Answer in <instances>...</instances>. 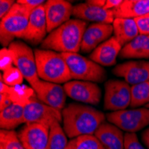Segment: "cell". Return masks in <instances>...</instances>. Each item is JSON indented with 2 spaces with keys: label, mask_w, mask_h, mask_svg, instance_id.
I'll list each match as a JSON object with an SVG mask.
<instances>
[{
  "label": "cell",
  "mask_w": 149,
  "mask_h": 149,
  "mask_svg": "<svg viewBox=\"0 0 149 149\" xmlns=\"http://www.w3.org/2000/svg\"><path fill=\"white\" fill-rule=\"evenodd\" d=\"M33 9L16 3L8 15L0 22V41L4 47H9L15 38H24Z\"/></svg>",
  "instance_id": "277c9868"
},
{
  "label": "cell",
  "mask_w": 149,
  "mask_h": 149,
  "mask_svg": "<svg viewBox=\"0 0 149 149\" xmlns=\"http://www.w3.org/2000/svg\"><path fill=\"white\" fill-rule=\"evenodd\" d=\"M13 54L9 47H3L0 51V69L5 72L13 67Z\"/></svg>",
  "instance_id": "f546056e"
},
{
  "label": "cell",
  "mask_w": 149,
  "mask_h": 149,
  "mask_svg": "<svg viewBox=\"0 0 149 149\" xmlns=\"http://www.w3.org/2000/svg\"><path fill=\"white\" fill-rule=\"evenodd\" d=\"M22 123H25L23 105L12 104L0 112V127L2 130H13Z\"/></svg>",
  "instance_id": "603a6c76"
},
{
  "label": "cell",
  "mask_w": 149,
  "mask_h": 149,
  "mask_svg": "<svg viewBox=\"0 0 149 149\" xmlns=\"http://www.w3.org/2000/svg\"><path fill=\"white\" fill-rule=\"evenodd\" d=\"M0 79H2L6 85L10 87H15L22 84L24 77L19 69L13 66L11 68L3 72Z\"/></svg>",
  "instance_id": "83f0119b"
},
{
  "label": "cell",
  "mask_w": 149,
  "mask_h": 149,
  "mask_svg": "<svg viewBox=\"0 0 149 149\" xmlns=\"http://www.w3.org/2000/svg\"><path fill=\"white\" fill-rule=\"evenodd\" d=\"M8 47L13 54V64L21 71L24 79L33 88L40 80L38 75L34 52L22 41H13Z\"/></svg>",
  "instance_id": "8992f818"
},
{
  "label": "cell",
  "mask_w": 149,
  "mask_h": 149,
  "mask_svg": "<svg viewBox=\"0 0 149 149\" xmlns=\"http://www.w3.org/2000/svg\"><path fill=\"white\" fill-rule=\"evenodd\" d=\"M16 3L13 0H1L0 1V19H4Z\"/></svg>",
  "instance_id": "d6a6232c"
},
{
  "label": "cell",
  "mask_w": 149,
  "mask_h": 149,
  "mask_svg": "<svg viewBox=\"0 0 149 149\" xmlns=\"http://www.w3.org/2000/svg\"><path fill=\"white\" fill-rule=\"evenodd\" d=\"M24 120L25 123H39L50 128L54 123H61L63 116L59 110L33 97L24 106Z\"/></svg>",
  "instance_id": "9c48e42d"
},
{
  "label": "cell",
  "mask_w": 149,
  "mask_h": 149,
  "mask_svg": "<svg viewBox=\"0 0 149 149\" xmlns=\"http://www.w3.org/2000/svg\"><path fill=\"white\" fill-rule=\"evenodd\" d=\"M113 32L112 24L105 23H94L89 25L86 29L82 42H81V51L83 53L93 52L99 45L109 39Z\"/></svg>",
  "instance_id": "e0dca14e"
},
{
  "label": "cell",
  "mask_w": 149,
  "mask_h": 149,
  "mask_svg": "<svg viewBox=\"0 0 149 149\" xmlns=\"http://www.w3.org/2000/svg\"><path fill=\"white\" fill-rule=\"evenodd\" d=\"M113 72L132 86L146 82L149 81V61L126 62L117 65Z\"/></svg>",
  "instance_id": "5bb4252c"
},
{
  "label": "cell",
  "mask_w": 149,
  "mask_h": 149,
  "mask_svg": "<svg viewBox=\"0 0 149 149\" xmlns=\"http://www.w3.org/2000/svg\"><path fill=\"white\" fill-rule=\"evenodd\" d=\"M123 0H106L104 8L105 10H116L123 4Z\"/></svg>",
  "instance_id": "e575fe53"
},
{
  "label": "cell",
  "mask_w": 149,
  "mask_h": 149,
  "mask_svg": "<svg viewBox=\"0 0 149 149\" xmlns=\"http://www.w3.org/2000/svg\"><path fill=\"white\" fill-rule=\"evenodd\" d=\"M45 12L47 32L50 33L71 20L73 6L65 0H49L45 3Z\"/></svg>",
  "instance_id": "4fadbf2b"
},
{
  "label": "cell",
  "mask_w": 149,
  "mask_h": 149,
  "mask_svg": "<svg viewBox=\"0 0 149 149\" xmlns=\"http://www.w3.org/2000/svg\"><path fill=\"white\" fill-rule=\"evenodd\" d=\"M69 67L72 79L83 81L102 82L106 78V72L103 67L78 53H63Z\"/></svg>",
  "instance_id": "5b68a950"
},
{
  "label": "cell",
  "mask_w": 149,
  "mask_h": 149,
  "mask_svg": "<svg viewBox=\"0 0 149 149\" xmlns=\"http://www.w3.org/2000/svg\"><path fill=\"white\" fill-rule=\"evenodd\" d=\"M131 103V87L125 80L111 79L105 83L104 108L113 112L125 110Z\"/></svg>",
  "instance_id": "ba28073f"
},
{
  "label": "cell",
  "mask_w": 149,
  "mask_h": 149,
  "mask_svg": "<svg viewBox=\"0 0 149 149\" xmlns=\"http://www.w3.org/2000/svg\"><path fill=\"white\" fill-rule=\"evenodd\" d=\"M18 4H22V5H25L27 6H29L31 9H36L37 7L45 5L44 3H46L45 1H42V0H18L16 2Z\"/></svg>",
  "instance_id": "836d02e7"
},
{
  "label": "cell",
  "mask_w": 149,
  "mask_h": 149,
  "mask_svg": "<svg viewBox=\"0 0 149 149\" xmlns=\"http://www.w3.org/2000/svg\"><path fill=\"white\" fill-rule=\"evenodd\" d=\"M76 141L77 139H72L70 142H68V145L64 149H76Z\"/></svg>",
  "instance_id": "f35d334b"
},
{
  "label": "cell",
  "mask_w": 149,
  "mask_h": 149,
  "mask_svg": "<svg viewBox=\"0 0 149 149\" xmlns=\"http://www.w3.org/2000/svg\"><path fill=\"white\" fill-rule=\"evenodd\" d=\"M38 75L52 83H67L72 79L69 67L61 53L46 49H35Z\"/></svg>",
  "instance_id": "3957f363"
},
{
  "label": "cell",
  "mask_w": 149,
  "mask_h": 149,
  "mask_svg": "<svg viewBox=\"0 0 149 149\" xmlns=\"http://www.w3.org/2000/svg\"><path fill=\"white\" fill-rule=\"evenodd\" d=\"M114 12L115 18L140 17L149 13V0H125Z\"/></svg>",
  "instance_id": "7402d4cb"
},
{
  "label": "cell",
  "mask_w": 149,
  "mask_h": 149,
  "mask_svg": "<svg viewBox=\"0 0 149 149\" xmlns=\"http://www.w3.org/2000/svg\"><path fill=\"white\" fill-rule=\"evenodd\" d=\"M47 24L45 12V5L34 9L30 16L28 28H27L24 38L31 44L38 45L42 43L47 38Z\"/></svg>",
  "instance_id": "2e32d148"
},
{
  "label": "cell",
  "mask_w": 149,
  "mask_h": 149,
  "mask_svg": "<svg viewBox=\"0 0 149 149\" xmlns=\"http://www.w3.org/2000/svg\"><path fill=\"white\" fill-rule=\"evenodd\" d=\"M72 15L79 20L95 22L97 23L112 24L115 20L114 10H105L104 7L87 2L74 6Z\"/></svg>",
  "instance_id": "9a60e30c"
},
{
  "label": "cell",
  "mask_w": 149,
  "mask_h": 149,
  "mask_svg": "<svg viewBox=\"0 0 149 149\" xmlns=\"http://www.w3.org/2000/svg\"><path fill=\"white\" fill-rule=\"evenodd\" d=\"M120 50L121 45L115 37H112L91 52L89 58L101 66H112L116 63V58Z\"/></svg>",
  "instance_id": "ac0fdd59"
},
{
  "label": "cell",
  "mask_w": 149,
  "mask_h": 149,
  "mask_svg": "<svg viewBox=\"0 0 149 149\" xmlns=\"http://www.w3.org/2000/svg\"><path fill=\"white\" fill-rule=\"evenodd\" d=\"M62 116L63 130L70 139L95 134L105 119V115L96 108L79 104L64 107Z\"/></svg>",
  "instance_id": "6da1fadb"
},
{
  "label": "cell",
  "mask_w": 149,
  "mask_h": 149,
  "mask_svg": "<svg viewBox=\"0 0 149 149\" xmlns=\"http://www.w3.org/2000/svg\"><path fill=\"white\" fill-rule=\"evenodd\" d=\"M109 123L127 133H135L149 125V109L139 108L131 110H120L106 115Z\"/></svg>",
  "instance_id": "52a82bcc"
},
{
  "label": "cell",
  "mask_w": 149,
  "mask_h": 149,
  "mask_svg": "<svg viewBox=\"0 0 149 149\" xmlns=\"http://www.w3.org/2000/svg\"><path fill=\"white\" fill-rule=\"evenodd\" d=\"M95 136L104 149H124V135L120 129L111 123H103Z\"/></svg>",
  "instance_id": "d6986e66"
},
{
  "label": "cell",
  "mask_w": 149,
  "mask_h": 149,
  "mask_svg": "<svg viewBox=\"0 0 149 149\" xmlns=\"http://www.w3.org/2000/svg\"><path fill=\"white\" fill-rule=\"evenodd\" d=\"M113 27L114 37L121 47H124L139 35L137 24L134 19L115 18Z\"/></svg>",
  "instance_id": "44dd1931"
},
{
  "label": "cell",
  "mask_w": 149,
  "mask_h": 149,
  "mask_svg": "<svg viewBox=\"0 0 149 149\" xmlns=\"http://www.w3.org/2000/svg\"><path fill=\"white\" fill-rule=\"evenodd\" d=\"M33 89L39 101L59 111L63 110L67 96L63 87L56 83L39 80Z\"/></svg>",
  "instance_id": "7c38bea8"
},
{
  "label": "cell",
  "mask_w": 149,
  "mask_h": 149,
  "mask_svg": "<svg viewBox=\"0 0 149 149\" xmlns=\"http://www.w3.org/2000/svg\"><path fill=\"white\" fill-rule=\"evenodd\" d=\"M0 149H25L18 133L15 130H1L0 131Z\"/></svg>",
  "instance_id": "4316f807"
},
{
  "label": "cell",
  "mask_w": 149,
  "mask_h": 149,
  "mask_svg": "<svg viewBox=\"0 0 149 149\" xmlns=\"http://www.w3.org/2000/svg\"><path fill=\"white\" fill-rule=\"evenodd\" d=\"M124 149H145L139 141L135 133H126L124 135Z\"/></svg>",
  "instance_id": "4dcf8cb0"
},
{
  "label": "cell",
  "mask_w": 149,
  "mask_h": 149,
  "mask_svg": "<svg viewBox=\"0 0 149 149\" xmlns=\"http://www.w3.org/2000/svg\"><path fill=\"white\" fill-rule=\"evenodd\" d=\"M0 93L6 94L13 104H19L23 106L36 96V92L32 88L24 85L10 87L4 82L2 79H0Z\"/></svg>",
  "instance_id": "cb8c5ba5"
},
{
  "label": "cell",
  "mask_w": 149,
  "mask_h": 149,
  "mask_svg": "<svg viewBox=\"0 0 149 149\" xmlns=\"http://www.w3.org/2000/svg\"><path fill=\"white\" fill-rule=\"evenodd\" d=\"M50 128L39 123H26L18 132L20 141L25 149H46Z\"/></svg>",
  "instance_id": "8fae6325"
},
{
  "label": "cell",
  "mask_w": 149,
  "mask_h": 149,
  "mask_svg": "<svg viewBox=\"0 0 149 149\" xmlns=\"http://www.w3.org/2000/svg\"><path fill=\"white\" fill-rule=\"evenodd\" d=\"M120 56L123 59H148L149 35H139L120 50Z\"/></svg>",
  "instance_id": "ffe728a7"
},
{
  "label": "cell",
  "mask_w": 149,
  "mask_h": 149,
  "mask_svg": "<svg viewBox=\"0 0 149 149\" xmlns=\"http://www.w3.org/2000/svg\"><path fill=\"white\" fill-rule=\"evenodd\" d=\"M146 108H148V109H149V104H147L146 105Z\"/></svg>",
  "instance_id": "ab89813d"
},
{
  "label": "cell",
  "mask_w": 149,
  "mask_h": 149,
  "mask_svg": "<svg viewBox=\"0 0 149 149\" xmlns=\"http://www.w3.org/2000/svg\"><path fill=\"white\" fill-rule=\"evenodd\" d=\"M76 139V149H104L95 135H85Z\"/></svg>",
  "instance_id": "f1b7e54d"
},
{
  "label": "cell",
  "mask_w": 149,
  "mask_h": 149,
  "mask_svg": "<svg viewBox=\"0 0 149 149\" xmlns=\"http://www.w3.org/2000/svg\"><path fill=\"white\" fill-rule=\"evenodd\" d=\"M68 145L66 134L60 123H54L50 127L49 139L46 149H64Z\"/></svg>",
  "instance_id": "d4e9b609"
},
{
  "label": "cell",
  "mask_w": 149,
  "mask_h": 149,
  "mask_svg": "<svg viewBox=\"0 0 149 149\" xmlns=\"http://www.w3.org/2000/svg\"><path fill=\"white\" fill-rule=\"evenodd\" d=\"M149 104V81L131 86V107Z\"/></svg>",
  "instance_id": "484cf974"
},
{
  "label": "cell",
  "mask_w": 149,
  "mask_h": 149,
  "mask_svg": "<svg viewBox=\"0 0 149 149\" xmlns=\"http://www.w3.org/2000/svg\"><path fill=\"white\" fill-rule=\"evenodd\" d=\"M142 140H143L144 144L146 146V147L149 149V126L142 133Z\"/></svg>",
  "instance_id": "8d00e7d4"
},
{
  "label": "cell",
  "mask_w": 149,
  "mask_h": 149,
  "mask_svg": "<svg viewBox=\"0 0 149 149\" xmlns=\"http://www.w3.org/2000/svg\"><path fill=\"white\" fill-rule=\"evenodd\" d=\"M64 90L71 98L91 104H98L101 100L100 88L90 81L72 80L63 85Z\"/></svg>",
  "instance_id": "30bf717a"
},
{
  "label": "cell",
  "mask_w": 149,
  "mask_h": 149,
  "mask_svg": "<svg viewBox=\"0 0 149 149\" xmlns=\"http://www.w3.org/2000/svg\"><path fill=\"white\" fill-rule=\"evenodd\" d=\"M12 104H13L12 102V100L10 99V97L7 96L6 94H2L0 93V110H4L6 107L10 106Z\"/></svg>",
  "instance_id": "d590c367"
},
{
  "label": "cell",
  "mask_w": 149,
  "mask_h": 149,
  "mask_svg": "<svg viewBox=\"0 0 149 149\" xmlns=\"http://www.w3.org/2000/svg\"><path fill=\"white\" fill-rule=\"evenodd\" d=\"M87 24L85 22L73 19L63 23L47 36L41 43V49L57 53H78Z\"/></svg>",
  "instance_id": "7a4b0ae2"
},
{
  "label": "cell",
  "mask_w": 149,
  "mask_h": 149,
  "mask_svg": "<svg viewBox=\"0 0 149 149\" xmlns=\"http://www.w3.org/2000/svg\"><path fill=\"white\" fill-rule=\"evenodd\" d=\"M86 2L91 4V5H94V6H100V7H104L106 1H105V0H88V1H86Z\"/></svg>",
  "instance_id": "74e56055"
},
{
  "label": "cell",
  "mask_w": 149,
  "mask_h": 149,
  "mask_svg": "<svg viewBox=\"0 0 149 149\" xmlns=\"http://www.w3.org/2000/svg\"><path fill=\"white\" fill-rule=\"evenodd\" d=\"M140 35H149V13L134 18Z\"/></svg>",
  "instance_id": "1f68e13d"
}]
</instances>
